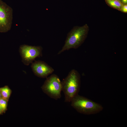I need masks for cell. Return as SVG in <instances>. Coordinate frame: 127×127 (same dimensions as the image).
<instances>
[{"label":"cell","mask_w":127,"mask_h":127,"mask_svg":"<svg viewBox=\"0 0 127 127\" xmlns=\"http://www.w3.org/2000/svg\"><path fill=\"white\" fill-rule=\"evenodd\" d=\"M31 67L36 75L42 78L47 77L54 71L53 69L44 62L40 60L32 63Z\"/></svg>","instance_id":"obj_7"},{"label":"cell","mask_w":127,"mask_h":127,"mask_svg":"<svg viewBox=\"0 0 127 127\" xmlns=\"http://www.w3.org/2000/svg\"><path fill=\"white\" fill-rule=\"evenodd\" d=\"M120 11L124 13H127V4L123 5Z\"/></svg>","instance_id":"obj_11"},{"label":"cell","mask_w":127,"mask_h":127,"mask_svg":"<svg viewBox=\"0 0 127 127\" xmlns=\"http://www.w3.org/2000/svg\"><path fill=\"white\" fill-rule=\"evenodd\" d=\"M62 91L64 95V101L70 102L78 95L80 86V77L75 70L71 71L67 76L61 82Z\"/></svg>","instance_id":"obj_2"},{"label":"cell","mask_w":127,"mask_h":127,"mask_svg":"<svg viewBox=\"0 0 127 127\" xmlns=\"http://www.w3.org/2000/svg\"><path fill=\"white\" fill-rule=\"evenodd\" d=\"M0 92L2 98L8 101L11 93V90L8 87L6 86L0 88Z\"/></svg>","instance_id":"obj_8"},{"label":"cell","mask_w":127,"mask_h":127,"mask_svg":"<svg viewBox=\"0 0 127 127\" xmlns=\"http://www.w3.org/2000/svg\"><path fill=\"white\" fill-rule=\"evenodd\" d=\"M89 30V27L87 24L82 26L74 27L67 34L64 45L58 54L66 50L79 47L85 40Z\"/></svg>","instance_id":"obj_1"},{"label":"cell","mask_w":127,"mask_h":127,"mask_svg":"<svg viewBox=\"0 0 127 127\" xmlns=\"http://www.w3.org/2000/svg\"><path fill=\"white\" fill-rule=\"evenodd\" d=\"M7 101L2 98L0 99V104L3 112H4L6 109Z\"/></svg>","instance_id":"obj_10"},{"label":"cell","mask_w":127,"mask_h":127,"mask_svg":"<svg viewBox=\"0 0 127 127\" xmlns=\"http://www.w3.org/2000/svg\"><path fill=\"white\" fill-rule=\"evenodd\" d=\"M42 50L41 47L40 46L21 45L19 51L22 62L26 65L32 63L35 59L41 56Z\"/></svg>","instance_id":"obj_6"},{"label":"cell","mask_w":127,"mask_h":127,"mask_svg":"<svg viewBox=\"0 0 127 127\" xmlns=\"http://www.w3.org/2000/svg\"><path fill=\"white\" fill-rule=\"evenodd\" d=\"M108 4L111 7L120 11L123 4L120 0H106Z\"/></svg>","instance_id":"obj_9"},{"label":"cell","mask_w":127,"mask_h":127,"mask_svg":"<svg viewBox=\"0 0 127 127\" xmlns=\"http://www.w3.org/2000/svg\"><path fill=\"white\" fill-rule=\"evenodd\" d=\"M12 19V8L0 0V32H6L10 29Z\"/></svg>","instance_id":"obj_5"},{"label":"cell","mask_w":127,"mask_h":127,"mask_svg":"<svg viewBox=\"0 0 127 127\" xmlns=\"http://www.w3.org/2000/svg\"><path fill=\"white\" fill-rule=\"evenodd\" d=\"M70 102L73 107L78 112L84 114H96L101 111L103 109L100 104L78 94Z\"/></svg>","instance_id":"obj_3"},{"label":"cell","mask_w":127,"mask_h":127,"mask_svg":"<svg viewBox=\"0 0 127 127\" xmlns=\"http://www.w3.org/2000/svg\"><path fill=\"white\" fill-rule=\"evenodd\" d=\"M120 0L123 4H127V0Z\"/></svg>","instance_id":"obj_12"},{"label":"cell","mask_w":127,"mask_h":127,"mask_svg":"<svg viewBox=\"0 0 127 127\" xmlns=\"http://www.w3.org/2000/svg\"><path fill=\"white\" fill-rule=\"evenodd\" d=\"M3 112L2 108L0 104V114Z\"/></svg>","instance_id":"obj_13"},{"label":"cell","mask_w":127,"mask_h":127,"mask_svg":"<svg viewBox=\"0 0 127 127\" xmlns=\"http://www.w3.org/2000/svg\"><path fill=\"white\" fill-rule=\"evenodd\" d=\"M2 98V97L1 95V94L0 93V99Z\"/></svg>","instance_id":"obj_14"},{"label":"cell","mask_w":127,"mask_h":127,"mask_svg":"<svg viewBox=\"0 0 127 127\" xmlns=\"http://www.w3.org/2000/svg\"><path fill=\"white\" fill-rule=\"evenodd\" d=\"M41 88L44 92L52 98L57 100L61 97V82L56 75L48 77Z\"/></svg>","instance_id":"obj_4"}]
</instances>
